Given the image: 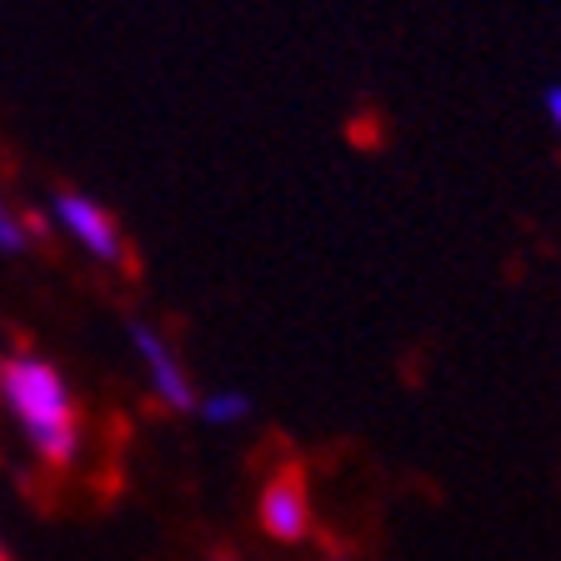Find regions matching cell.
<instances>
[{"mask_svg": "<svg viewBox=\"0 0 561 561\" xmlns=\"http://www.w3.org/2000/svg\"><path fill=\"white\" fill-rule=\"evenodd\" d=\"M0 407L21 426L25 446L46 467L66 471L81 461V446H85L81 411H76L66 376L46 356H35V351H5L0 356Z\"/></svg>", "mask_w": 561, "mask_h": 561, "instance_id": "obj_1", "label": "cell"}, {"mask_svg": "<svg viewBox=\"0 0 561 561\" xmlns=\"http://www.w3.org/2000/svg\"><path fill=\"white\" fill-rule=\"evenodd\" d=\"M50 226H56L76 251H85L95 266L121 271L130 261V245H126V236H121L116 216H111L101 201L81 196V191H60V196L50 201Z\"/></svg>", "mask_w": 561, "mask_h": 561, "instance_id": "obj_2", "label": "cell"}, {"mask_svg": "<svg viewBox=\"0 0 561 561\" xmlns=\"http://www.w3.org/2000/svg\"><path fill=\"white\" fill-rule=\"evenodd\" d=\"M256 522L271 541L280 547H301L316 531V506H311V486H306L301 467H280L271 471V481L256 496Z\"/></svg>", "mask_w": 561, "mask_h": 561, "instance_id": "obj_3", "label": "cell"}, {"mask_svg": "<svg viewBox=\"0 0 561 561\" xmlns=\"http://www.w3.org/2000/svg\"><path fill=\"white\" fill-rule=\"evenodd\" d=\"M130 351H136L140 371H146V381H151L156 401H161L165 411H196V386H191L186 366H181V356H175L171 336H165L161 327H151V321H130Z\"/></svg>", "mask_w": 561, "mask_h": 561, "instance_id": "obj_4", "label": "cell"}, {"mask_svg": "<svg viewBox=\"0 0 561 561\" xmlns=\"http://www.w3.org/2000/svg\"><path fill=\"white\" fill-rule=\"evenodd\" d=\"M35 231H41V216H25V210H15L11 201L0 196V251H5V256L31 251Z\"/></svg>", "mask_w": 561, "mask_h": 561, "instance_id": "obj_5", "label": "cell"}, {"mask_svg": "<svg viewBox=\"0 0 561 561\" xmlns=\"http://www.w3.org/2000/svg\"><path fill=\"white\" fill-rule=\"evenodd\" d=\"M196 416L210 421V426H241L251 416V401H245V391H210V397L196 401Z\"/></svg>", "mask_w": 561, "mask_h": 561, "instance_id": "obj_6", "label": "cell"}, {"mask_svg": "<svg viewBox=\"0 0 561 561\" xmlns=\"http://www.w3.org/2000/svg\"><path fill=\"white\" fill-rule=\"evenodd\" d=\"M541 111H547V126H551V130H557V136H561V81L541 91Z\"/></svg>", "mask_w": 561, "mask_h": 561, "instance_id": "obj_7", "label": "cell"}, {"mask_svg": "<svg viewBox=\"0 0 561 561\" xmlns=\"http://www.w3.org/2000/svg\"><path fill=\"white\" fill-rule=\"evenodd\" d=\"M216 561H231V557H216Z\"/></svg>", "mask_w": 561, "mask_h": 561, "instance_id": "obj_8", "label": "cell"}, {"mask_svg": "<svg viewBox=\"0 0 561 561\" xmlns=\"http://www.w3.org/2000/svg\"><path fill=\"white\" fill-rule=\"evenodd\" d=\"M0 561H5V551H0Z\"/></svg>", "mask_w": 561, "mask_h": 561, "instance_id": "obj_9", "label": "cell"}]
</instances>
